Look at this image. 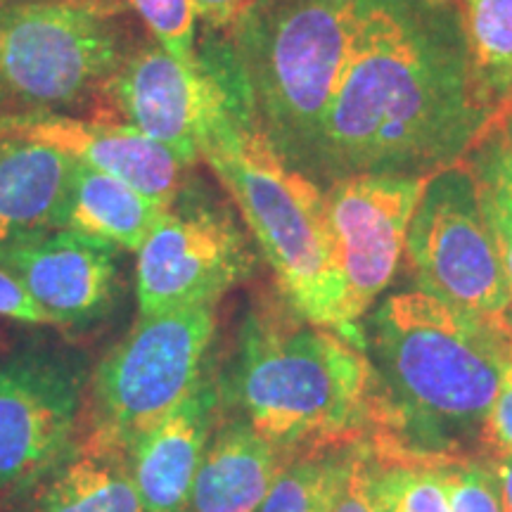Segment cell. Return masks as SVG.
<instances>
[{
  "instance_id": "obj_12",
  "label": "cell",
  "mask_w": 512,
  "mask_h": 512,
  "mask_svg": "<svg viewBox=\"0 0 512 512\" xmlns=\"http://www.w3.org/2000/svg\"><path fill=\"white\" fill-rule=\"evenodd\" d=\"M121 249L74 230H48L0 245V268L27 287L57 328H86L117 304Z\"/></svg>"
},
{
  "instance_id": "obj_10",
  "label": "cell",
  "mask_w": 512,
  "mask_h": 512,
  "mask_svg": "<svg viewBox=\"0 0 512 512\" xmlns=\"http://www.w3.org/2000/svg\"><path fill=\"white\" fill-rule=\"evenodd\" d=\"M88 382V363L69 351L0 354V501H12L79 439Z\"/></svg>"
},
{
  "instance_id": "obj_26",
  "label": "cell",
  "mask_w": 512,
  "mask_h": 512,
  "mask_svg": "<svg viewBox=\"0 0 512 512\" xmlns=\"http://www.w3.org/2000/svg\"><path fill=\"white\" fill-rule=\"evenodd\" d=\"M361 446L363 444L339 448L330 512H377L363 486Z\"/></svg>"
},
{
  "instance_id": "obj_5",
  "label": "cell",
  "mask_w": 512,
  "mask_h": 512,
  "mask_svg": "<svg viewBox=\"0 0 512 512\" xmlns=\"http://www.w3.org/2000/svg\"><path fill=\"white\" fill-rule=\"evenodd\" d=\"M366 0H256L223 36L280 159L311 178L320 124Z\"/></svg>"
},
{
  "instance_id": "obj_11",
  "label": "cell",
  "mask_w": 512,
  "mask_h": 512,
  "mask_svg": "<svg viewBox=\"0 0 512 512\" xmlns=\"http://www.w3.org/2000/svg\"><path fill=\"white\" fill-rule=\"evenodd\" d=\"M427 176H349L325 188L349 323L392 285Z\"/></svg>"
},
{
  "instance_id": "obj_13",
  "label": "cell",
  "mask_w": 512,
  "mask_h": 512,
  "mask_svg": "<svg viewBox=\"0 0 512 512\" xmlns=\"http://www.w3.org/2000/svg\"><path fill=\"white\" fill-rule=\"evenodd\" d=\"M0 138L53 147L76 162L131 183L162 207L176 200L190 178V166L169 147L155 143L124 121H93L41 110L0 114Z\"/></svg>"
},
{
  "instance_id": "obj_28",
  "label": "cell",
  "mask_w": 512,
  "mask_h": 512,
  "mask_svg": "<svg viewBox=\"0 0 512 512\" xmlns=\"http://www.w3.org/2000/svg\"><path fill=\"white\" fill-rule=\"evenodd\" d=\"M0 320L34 325V328H57L48 311L5 268H0Z\"/></svg>"
},
{
  "instance_id": "obj_25",
  "label": "cell",
  "mask_w": 512,
  "mask_h": 512,
  "mask_svg": "<svg viewBox=\"0 0 512 512\" xmlns=\"http://www.w3.org/2000/svg\"><path fill=\"white\" fill-rule=\"evenodd\" d=\"M448 512H503L501 486L491 460L472 456L444 463Z\"/></svg>"
},
{
  "instance_id": "obj_22",
  "label": "cell",
  "mask_w": 512,
  "mask_h": 512,
  "mask_svg": "<svg viewBox=\"0 0 512 512\" xmlns=\"http://www.w3.org/2000/svg\"><path fill=\"white\" fill-rule=\"evenodd\" d=\"M463 159L475 174L484 219L494 233L512 297V150L498 114ZM508 325L512 328V306Z\"/></svg>"
},
{
  "instance_id": "obj_24",
  "label": "cell",
  "mask_w": 512,
  "mask_h": 512,
  "mask_svg": "<svg viewBox=\"0 0 512 512\" xmlns=\"http://www.w3.org/2000/svg\"><path fill=\"white\" fill-rule=\"evenodd\" d=\"M133 12L143 19L155 43L181 62L183 67H200L197 55V12L192 0H128Z\"/></svg>"
},
{
  "instance_id": "obj_20",
  "label": "cell",
  "mask_w": 512,
  "mask_h": 512,
  "mask_svg": "<svg viewBox=\"0 0 512 512\" xmlns=\"http://www.w3.org/2000/svg\"><path fill=\"white\" fill-rule=\"evenodd\" d=\"M361 477L377 512H448L444 463L437 460L382 456L363 444Z\"/></svg>"
},
{
  "instance_id": "obj_32",
  "label": "cell",
  "mask_w": 512,
  "mask_h": 512,
  "mask_svg": "<svg viewBox=\"0 0 512 512\" xmlns=\"http://www.w3.org/2000/svg\"><path fill=\"white\" fill-rule=\"evenodd\" d=\"M432 3H448V0H432Z\"/></svg>"
},
{
  "instance_id": "obj_1",
  "label": "cell",
  "mask_w": 512,
  "mask_h": 512,
  "mask_svg": "<svg viewBox=\"0 0 512 512\" xmlns=\"http://www.w3.org/2000/svg\"><path fill=\"white\" fill-rule=\"evenodd\" d=\"M472 74L460 8L366 0L320 124L311 181L432 176L463 159L496 117Z\"/></svg>"
},
{
  "instance_id": "obj_29",
  "label": "cell",
  "mask_w": 512,
  "mask_h": 512,
  "mask_svg": "<svg viewBox=\"0 0 512 512\" xmlns=\"http://www.w3.org/2000/svg\"><path fill=\"white\" fill-rule=\"evenodd\" d=\"M197 22L211 34H228L256 0H192Z\"/></svg>"
},
{
  "instance_id": "obj_18",
  "label": "cell",
  "mask_w": 512,
  "mask_h": 512,
  "mask_svg": "<svg viewBox=\"0 0 512 512\" xmlns=\"http://www.w3.org/2000/svg\"><path fill=\"white\" fill-rule=\"evenodd\" d=\"M76 164L48 145L0 138V245L62 228Z\"/></svg>"
},
{
  "instance_id": "obj_19",
  "label": "cell",
  "mask_w": 512,
  "mask_h": 512,
  "mask_svg": "<svg viewBox=\"0 0 512 512\" xmlns=\"http://www.w3.org/2000/svg\"><path fill=\"white\" fill-rule=\"evenodd\" d=\"M166 207L121 178L76 164L62 228L138 254Z\"/></svg>"
},
{
  "instance_id": "obj_31",
  "label": "cell",
  "mask_w": 512,
  "mask_h": 512,
  "mask_svg": "<svg viewBox=\"0 0 512 512\" xmlns=\"http://www.w3.org/2000/svg\"><path fill=\"white\" fill-rule=\"evenodd\" d=\"M498 119H501L503 131H505V136H508V143H510V150H512V105L498 112Z\"/></svg>"
},
{
  "instance_id": "obj_30",
  "label": "cell",
  "mask_w": 512,
  "mask_h": 512,
  "mask_svg": "<svg viewBox=\"0 0 512 512\" xmlns=\"http://www.w3.org/2000/svg\"><path fill=\"white\" fill-rule=\"evenodd\" d=\"M494 463L498 486H501L503 512H512V456L510 458H491Z\"/></svg>"
},
{
  "instance_id": "obj_4",
  "label": "cell",
  "mask_w": 512,
  "mask_h": 512,
  "mask_svg": "<svg viewBox=\"0 0 512 512\" xmlns=\"http://www.w3.org/2000/svg\"><path fill=\"white\" fill-rule=\"evenodd\" d=\"M221 384L254 432L290 458L380 437V394L366 349L287 302L264 299L247 311Z\"/></svg>"
},
{
  "instance_id": "obj_21",
  "label": "cell",
  "mask_w": 512,
  "mask_h": 512,
  "mask_svg": "<svg viewBox=\"0 0 512 512\" xmlns=\"http://www.w3.org/2000/svg\"><path fill=\"white\" fill-rule=\"evenodd\" d=\"M479 91L496 112L512 105V0H460Z\"/></svg>"
},
{
  "instance_id": "obj_2",
  "label": "cell",
  "mask_w": 512,
  "mask_h": 512,
  "mask_svg": "<svg viewBox=\"0 0 512 512\" xmlns=\"http://www.w3.org/2000/svg\"><path fill=\"white\" fill-rule=\"evenodd\" d=\"M380 394L382 456L456 460L482 434L512 361V328L415 290L392 294L363 330Z\"/></svg>"
},
{
  "instance_id": "obj_8",
  "label": "cell",
  "mask_w": 512,
  "mask_h": 512,
  "mask_svg": "<svg viewBox=\"0 0 512 512\" xmlns=\"http://www.w3.org/2000/svg\"><path fill=\"white\" fill-rule=\"evenodd\" d=\"M254 271L252 235L188 178L136 254L138 316L216 306Z\"/></svg>"
},
{
  "instance_id": "obj_15",
  "label": "cell",
  "mask_w": 512,
  "mask_h": 512,
  "mask_svg": "<svg viewBox=\"0 0 512 512\" xmlns=\"http://www.w3.org/2000/svg\"><path fill=\"white\" fill-rule=\"evenodd\" d=\"M226 403L221 380L207 373L174 411L128 446L131 475L145 512H185Z\"/></svg>"
},
{
  "instance_id": "obj_6",
  "label": "cell",
  "mask_w": 512,
  "mask_h": 512,
  "mask_svg": "<svg viewBox=\"0 0 512 512\" xmlns=\"http://www.w3.org/2000/svg\"><path fill=\"white\" fill-rule=\"evenodd\" d=\"M121 0H0V95L60 110L105 93L131 53Z\"/></svg>"
},
{
  "instance_id": "obj_9",
  "label": "cell",
  "mask_w": 512,
  "mask_h": 512,
  "mask_svg": "<svg viewBox=\"0 0 512 512\" xmlns=\"http://www.w3.org/2000/svg\"><path fill=\"white\" fill-rule=\"evenodd\" d=\"M403 254L420 292L508 323V278L465 159L427 176Z\"/></svg>"
},
{
  "instance_id": "obj_14",
  "label": "cell",
  "mask_w": 512,
  "mask_h": 512,
  "mask_svg": "<svg viewBox=\"0 0 512 512\" xmlns=\"http://www.w3.org/2000/svg\"><path fill=\"white\" fill-rule=\"evenodd\" d=\"M207 86L202 64L183 67L159 43L145 41L131 48L105 93H110L124 124L169 147L192 169L202 159L197 131Z\"/></svg>"
},
{
  "instance_id": "obj_17",
  "label": "cell",
  "mask_w": 512,
  "mask_h": 512,
  "mask_svg": "<svg viewBox=\"0 0 512 512\" xmlns=\"http://www.w3.org/2000/svg\"><path fill=\"white\" fill-rule=\"evenodd\" d=\"M285 456L247 420H223L209 441L185 512H259Z\"/></svg>"
},
{
  "instance_id": "obj_3",
  "label": "cell",
  "mask_w": 512,
  "mask_h": 512,
  "mask_svg": "<svg viewBox=\"0 0 512 512\" xmlns=\"http://www.w3.org/2000/svg\"><path fill=\"white\" fill-rule=\"evenodd\" d=\"M197 55L209 81L197 131L200 157L233 197L285 302L363 347V330L347 318L325 190L290 169L268 143L226 41L211 38Z\"/></svg>"
},
{
  "instance_id": "obj_7",
  "label": "cell",
  "mask_w": 512,
  "mask_h": 512,
  "mask_svg": "<svg viewBox=\"0 0 512 512\" xmlns=\"http://www.w3.org/2000/svg\"><path fill=\"white\" fill-rule=\"evenodd\" d=\"M216 328V306L138 316L128 335L91 368L88 430L128 451L204 380Z\"/></svg>"
},
{
  "instance_id": "obj_33",
  "label": "cell",
  "mask_w": 512,
  "mask_h": 512,
  "mask_svg": "<svg viewBox=\"0 0 512 512\" xmlns=\"http://www.w3.org/2000/svg\"><path fill=\"white\" fill-rule=\"evenodd\" d=\"M0 100H3V95H0Z\"/></svg>"
},
{
  "instance_id": "obj_27",
  "label": "cell",
  "mask_w": 512,
  "mask_h": 512,
  "mask_svg": "<svg viewBox=\"0 0 512 512\" xmlns=\"http://www.w3.org/2000/svg\"><path fill=\"white\" fill-rule=\"evenodd\" d=\"M479 446L489 458H510L512 456V361L501 377V387L491 411L486 415Z\"/></svg>"
},
{
  "instance_id": "obj_16",
  "label": "cell",
  "mask_w": 512,
  "mask_h": 512,
  "mask_svg": "<svg viewBox=\"0 0 512 512\" xmlns=\"http://www.w3.org/2000/svg\"><path fill=\"white\" fill-rule=\"evenodd\" d=\"M8 505L10 512H145L126 448L88 427Z\"/></svg>"
},
{
  "instance_id": "obj_23",
  "label": "cell",
  "mask_w": 512,
  "mask_h": 512,
  "mask_svg": "<svg viewBox=\"0 0 512 512\" xmlns=\"http://www.w3.org/2000/svg\"><path fill=\"white\" fill-rule=\"evenodd\" d=\"M337 451L297 453L287 460L259 512H330Z\"/></svg>"
}]
</instances>
